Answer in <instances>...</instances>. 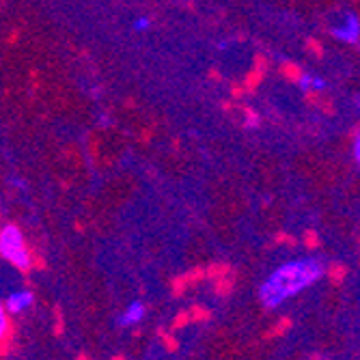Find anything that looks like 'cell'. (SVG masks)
<instances>
[{
	"instance_id": "52a82bcc",
	"label": "cell",
	"mask_w": 360,
	"mask_h": 360,
	"mask_svg": "<svg viewBox=\"0 0 360 360\" xmlns=\"http://www.w3.org/2000/svg\"><path fill=\"white\" fill-rule=\"evenodd\" d=\"M326 272H328V276L335 285H341L347 276V268L343 264H330L328 268H326Z\"/></svg>"
},
{
	"instance_id": "3957f363",
	"label": "cell",
	"mask_w": 360,
	"mask_h": 360,
	"mask_svg": "<svg viewBox=\"0 0 360 360\" xmlns=\"http://www.w3.org/2000/svg\"><path fill=\"white\" fill-rule=\"evenodd\" d=\"M330 35L345 46H358V41H360V20H358V15L354 11L341 13L330 26Z\"/></svg>"
},
{
	"instance_id": "4fadbf2b",
	"label": "cell",
	"mask_w": 360,
	"mask_h": 360,
	"mask_svg": "<svg viewBox=\"0 0 360 360\" xmlns=\"http://www.w3.org/2000/svg\"><path fill=\"white\" fill-rule=\"evenodd\" d=\"M160 339H162V343H165V349H167L169 354H175V352H177V341H175L173 335H169V333H165V330H160Z\"/></svg>"
},
{
	"instance_id": "7a4b0ae2",
	"label": "cell",
	"mask_w": 360,
	"mask_h": 360,
	"mask_svg": "<svg viewBox=\"0 0 360 360\" xmlns=\"http://www.w3.org/2000/svg\"><path fill=\"white\" fill-rule=\"evenodd\" d=\"M0 257L7 259L20 272H28L32 268V252L26 246L24 233L18 224H5L0 229Z\"/></svg>"
},
{
	"instance_id": "9c48e42d",
	"label": "cell",
	"mask_w": 360,
	"mask_h": 360,
	"mask_svg": "<svg viewBox=\"0 0 360 360\" xmlns=\"http://www.w3.org/2000/svg\"><path fill=\"white\" fill-rule=\"evenodd\" d=\"M188 315H190V321H194V323H201V321H207L210 317H212V313L205 309V307H201V304H194L190 311H188Z\"/></svg>"
},
{
	"instance_id": "30bf717a",
	"label": "cell",
	"mask_w": 360,
	"mask_h": 360,
	"mask_svg": "<svg viewBox=\"0 0 360 360\" xmlns=\"http://www.w3.org/2000/svg\"><path fill=\"white\" fill-rule=\"evenodd\" d=\"M11 330V323H9V313L5 309V304L0 302V341H5V337Z\"/></svg>"
},
{
	"instance_id": "8fae6325",
	"label": "cell",
	"mask_w": 360,
	"mask_h": 360,
	"mask_svg": "<svg viewBox=\"0 0 360 360\" xmlns=\"http://www.w3.org/2000/svg\"><path fill=\"white\" fill-rule=\"evenodd\" d=\"M229 272H231V268H229L226 264H214V266H210V268L205 270V278L216 281V278H220V276H226Z\"/></svg>"
},
{
	"instance_id": "ffe728a7",
	"label": "cell",
	"mask_w": 360,
	"mask_h": 360,
	"mask_svg": "<svg viewBox=\"0 0 360 360\" xmlns=\"http://www.w3.org/2000/svg\"><path fill=\"white\" fill-rule=\"evenodd\" d=\"M317 244H319V242H317V236H315V233H307V246H309V248H315Z\"/></svg>"
},
{
	"instance_id": "e0dca14e",
	"label": "cell",
	"mask_w": 360,
	"mask_h": 360,
	"mask_svg": "<svg viewBox=\"0 0 360 360\" xmlns=\"http://www.w3.org/2000/svg\"><path fill=\"white\" fill-rule=\"evenodd\" d=\"M171 287H173V296H181L188 285H186V278L184 276H175L173 283H171Z\"/></svg>"
},
{
	"instance_id": "d6986e66",
	"label": "cell",
	"mask_w": 360,
	"mask_h": 360,
	"mask_svg": "<svg viewBox=\"0 0 360 360\" xmlns=\"http://www.w3.org/2000/svg\"><path fill=\"white\" fill-rule=\"evenodd\" d=\"M352 158L358 165V162H360V136L358 134H354V139H352Z\"/></svg>"
},
{
	"instance_id": "8992f818",
	"label": "cell",
	"mask_w": 360,
	"mask_h": 360,
	"mask_svg": "<svg viewBox=\"0 0 360 360\" xmlns=\"http://www.w3.org/2000/svg\"><path fill=\"white\" fill-rule=\"evenodd\" d=\"M143 317H145V304L141 300H134L119 317V326H123V328H127V326H136Z\"/></svg>"
},
{
	"instance_id": "7c38bea8",
	"label": "cell",
	"mask_w": 360,
	"mask_h": 360,
	"mask_svg": "<svg viewBox=\"0 0 360 360\" xmlns=\"http://www.w3.org/2000/svg\"><path fill=\"white\" fill-rule=\"evenodd\" d=\"M289 328H291V319H289V317H281V319L276 321V326H274V330H270V333L266 335V339L281 337V335H285Z\"/></svg>"
},
{
	"instance_id": "44dd1931",
	"label": "cell",
	"mask_w": 360,
	"mask_h": 360,
	"mask_svg": "<svg viewBox=\"0 0 360 360\" xmlns=\"http://www.w3.org/2000/svg\"><path fill=\"white\" fill-rule=\"evenodd\" d=\"M112 360H125V356H121V354H117V356H112Z\"/></svg>"
},
{
	"instance_id": "ba28073f",
	"label": "cell",
	"mask_w": 360,
	"mask_h": 360,
	"mask_svg": "<svg viewBox=\"0 0 360 360\" xmlns=\"http://www.w3.org/2000/svg\"><path fill=\"white\" fill-rule=\"evenodd\" d=\"M214 289H216V293L218 296H229L231 293V289H233V276H220V278H216L214 281Z\"/></svg>"
},
{
	"instance_id": "5b68a950",
	"label": "cell",
	"mask_w": 360,
	"mask_h": 360,
	"mask_svg": "<svg viewBox=\"0 0 360 360\" xmlns=\"http://www.w3.org/2000/svg\"><path fill=\"white\" fill-rule=\"evenodd\" d=\"M298 86L304 91V93H321L326 91V86H328V82H326L321 76L317 74H311V72H302L298 76Z\"/></svg>"
},
{
	"instance_id": "ac0fdd59",
	"label": "cell",
	"mask_w": 360,
	"mask_h": 360,
	"mask_svg": "<svg viewBox=\"0 0 360 360\" xmlns=\"http://www.w3.org/2000/svg\"><path fill=\"white\" fill-rule=\"evenodd\" d=\"M54 319H56V323H54V335H63V330H65V323H63V311H60V307H56L54 309Z\"/></svg>"
},
{
	"instance_id": "277c9868",
	"label": "cell",
	"mask_w": 360,
	"mask_h": 360,
	"mask_svg": "<svg viewBox=\"0 0 360 360\" xmlns=\"http://www.w3.org/2000/svg\"><path fill=\"white\" fill-rule=\"evenodd\" d=\"M32 302H35V293L28 291V289H22V291L11 293V296L7 298L5 309H7V313L18 315V313H22V311H26L28 307H32Z\"/></svg>"
},
{
	"instance_id": "6da1fadb",
	"label": "cell",
	"mask_w": 360,
	"mask_h": 360,
	"mask_svg": "<svg viewBox=\"0 0 360 360\" xmlns=\"http://www.w3.org/2000/svg\"><path fill=\"white\" fill-rule=\"evenodd\" d=\"M323 274H326V266L321 259L307 257L298 261H289V264L276 268L268 276V281L259 287V300L268 311L278 309L285 300L293 298L296 293L317 283Z\"/></svg>"
},
{
	"instance_id": "5bb4252c",
	"label": "cell",
	"mask_w": 360,
	"mask_h": 360,
	"mask_svg": "<svg viewBox=\"0 0 360 360\" xmlns=\"http://www.w3.org/2000/svg\"><path fill=\"white\" fill-rule=\"evenodd\" d=\"M151 28V20L147 18V15H141V18H136L134 22H132V30L134 32H145V30H149Z\"/></svg>"
},
{
	"instance_id": "7402d4cb",
	"label": "cell",
	"mask_w": 360,
	"mask_h": 360,
	"mask_svg": "<svg viewBox=\"0 0 360 360\" xmlns=\"http://www.w3.org/2000/svg\"><path fill=\"white\" fill-rule=\"evenodd\" d=\"M76 360H89V358H86V356H84V354H80V356H78V358H76Z\"/></svg>"
},
{
	"instance_id": "9a60e30c",
	"label": "cell",
	"mask_w": 360,
	"mask_h": 360,
	"mask_svg": "<svg viewBox=\"0 0 360 360\" xmlns=\"http://www.w3.org/2000/svg\"><path fill=\"white\" fill-rule=\"evenodd\" d=\"M186 285H192V283H199V281H203L205 278V270H201V268H196V270H192V272H188L186 276Z\"/></svg>"
},
{
	"instance_id": "2e32d148",
	"label": "cell",
	"mask_w": 360,
	"mask_h": 360,
	"mask_svg": "<svg viewBox=\"0 0 360 360\" xmlns=\"http://www.w3.org/2000/svg\"><path fill=\"white\" fill-rule=\"evenodd\" d=\"M190 323V315H188V311H179L177 313V317L173 319V328L177 330V328H186V326Z\"/></svg>"
}]
</instances>
